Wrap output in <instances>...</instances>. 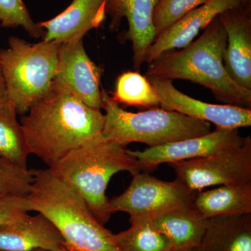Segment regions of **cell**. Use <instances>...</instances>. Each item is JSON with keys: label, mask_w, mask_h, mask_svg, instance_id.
Returning <instances> with one entry per match:
<instances>
[{"label": "cell", "mask_w": 251, "mask_h": 251, "mask_svg": "<svg viewBox=\"0 0 251 251\" xmlns=\"http://www.w3.org/2000/svg\"><path fill=\"white\" fill-rule=\"evenodd\" d=\"M11 103L9 100L7 85L5 80L2 66H1V57H0V106Z\"/></svg>", "instance_id": "obj_27"}, {"label": "cell", "mask_w": 251, "mask_h": 251, "mask_svg": "<svg viewBox=\"0 0 251 251\" xmlns=\"http://www.w3.org/2000/svg\"><path fill=\"white\" fill-rule=\"evenodd\" d=\"M111 97L117 103L128 106L150 108L159 105L156 91L148 78L138 72L121 74L117 78Z\"/></svg>", "instance_id": "obj_22"}, {"label": "cell", "mask_w": 251, "mask_h": 251, "mask_svg": "<svg viewBox=\"0 0 251 251\" xmlns=\"http://www.w3.org/2000/svg\"><path fill=\"white\" fill-rule=\"evenodd\" d=\"M0 26L7 29L22 27L36 39L44 34V29L33 21L23 0H0Z\"/></svg>", "instance_id": "obj_24"}, {"label": "cell", "mask_w": 251, "mask_h": 251, "mask_svg": "<svg viewBox=\"0 0 251 251\" xmlns=\"http://www.w3.org/2000/svg\"><path fill=\"white\" fill-rule=\"evenodd\" d=\"M107 0H73L61 14L38 23L44 29L42 41L64 44L80 40L98 28L106 17Z\"/></svg>", "instance_id": "obj_15"}, {"label": "cell", "mask_w": 251, "mask_h": 251, "mask_svg": "<svg viewBox=\"0 0 251 251\" xmlns=\"http://www.w3.org/2000/svg\"><path fill=\"white\" fill-rule=\"evenodd\" d=\"M31 211L27 197L0 198V226L14 222Z\"/></svg>", "instance_id": "obj_26"}, {"label": "cell", "mask_w": 251, "mask_h": 251, "mask_svg": "<svg viewBox=\"0 0 251 251\" xmlns=\"http://www.w3.org/2000/svg\"><path fill=\"white\" fill-rule=\"evenodd\" d=\"M242 4L241 0H208L158 34L148 49L145 62H152L167 51L186 47L219 14Z\"/></svg>", "instance_id": "obj_13"}, {"label": "cell", "mask_w": 251, "mask_h": 251, "mask_svg": "<svg viewBox=\"0 0 251 251\" xmlns=\"http://www.w3.org/2000/svg\"><path fill=\"white\" fill-rule=\"evenodd\" d=\"M198 251V250H197V249H192V250H190V251Z\"/></svg>", "instance_id": "obj_29"}, {"label": "cell", "mask_w": 251, "mask_h": 251, "mask_svg": "<svg viewBox=\"0 0 251 251\" xmlns=\"http://www.w3.org/2000/svg\"><path fill=\"white\" fill-rule=\"evenodd\" d=\"M34 170L20 168L0 157V198L27 197L30 192Z\"/></svg>", "instance_id": "obj_23"}, {"label": "cell", "mask_w": 251, "mask_h": 251, "mask_svg": "<svg viewBox=\"0 0 251 251\" xmlns=\"http://www.w3.org/2000/svg\"><path fill=\"white\" fill-rule=\"evenodd\" d=\"M176 178L191 191L210 186L251 183V138L242 145L203 158L168 163Z\"/></svg>", "instance_id": "obj_8"}, {"label": "cell", "mask_w": 251, "mask_h": 251, "mask_svg": "<svg viewBox=\"0 0 251 251\" xmlns=\"http://www.w3.org/2000/svg\"><path fill=\"white\" fill-rule=\"evenodd\" d=\"M49 168L82 196L103 226L112 215L106 190L112 176L122 171L133 175L142 171L128 150L101 134L74 149Z\"/></svg>", "instance_id": "obj_4"}, {"label": "cell", "mask_w": 251, "mask_h": 251, "mask_svg": "<svg viewBox=\"0 0 251 251\" xmlns=\"http://www.w3.org/2000/svg\"><path fill=\"white\" fill-rule=\"evenodd\" d=\"M105 116L52 82L21 120L29 152L53 166L74 149L101 134Z\"/></svg>", "instance_id": "obj_1"}, {"label": "cell", "mask_w": 251, "mask_h": 251, "mask_svg": "<svg viewBox=\"0 0 251 251\" xmlns=\"http://www.w3.org/2000/svg\"><path fill=\"white\" fill-rule=\"evenodd\" d=\"M128 187L109 200L110 213L125 212L130 219H152L170 209L193 206L196 193L180 180L167 181L148 173H135Z\"/></svg>", "instance_id": "obj_7"}, {"label": "cell", "mask_w": 251, "mask_h": 251, "mask_svg": "<svg viewBox=\"0 0 251 251\" xmlns=\"http://www.w3.org/2000/svg\"><path fill=\"white\" fill-rule=\"evenodd\" d=\"M244 138L239 129L216 128L208 134L145 149L143 151H130L140 168L153 169L162 163L186 161L203 158L222 152L242 145Z\"/></svg>", "instance_id": "obj_11"}, {"label": "cell", "mask_w": 251, "mask_h": 251, "mask_svg": "<svg viewBox=\"0 0 251 251\" xmlns=\"http://www.w3.org/2000/svg\"><path fill=\"white\" fill-rule=\"evenodd\" d=\"M64 239L53 224L41 214H27L0 226V251L58 250Z\"/></svg>", "instance_id": "obj_16"}, {"label": "cell", "mask_w": 251, "mask_h": 251, "mask_svg": "<svg viewBox=\"0 0 251 251\" xmlns=\"http://www.w3.org/2000/svg\"><path fill=\"white\" fill-rule=\"evenodd\" d=\"M146 77L156 91L159 105L163 110L209 122L215 125L216 128L239 129L251 126V108L205 103L180 92L173 85V80Z\"/></svg>", "instance_id": "obj_9"}, {"label": "cell", "mask_w": 251, "mask_h": 251, "mask_svg": "<svg viewBox=\"0 0 251 251\" xmlns=\"http://www.w3.org/2000/svg\"><path fill=\"white\" fill-rule=\"evenodd\" d=\"M130 227L114 234L118 251H173L171 241L151 219H130Z\"/></svg>", "instance_id": "obj_20"}, {"label": "cell", "mask_w": 251, "mask_h": 251, "mask_svg": "<svg viewBox=\"0 0 251 251\" xmlns=\"http://www.w3.org/2000/svg\"><path fill=\"white\" fill-rule=\"evenodd\" d=\"M100 109L105 112L102 136L125 148L132 143L154 148L211 131L209 122L179 112L162 108L137 113L126 111L104 89H101Z\"/></svg>", "instance_id": "obj_5"}, {"label": "cell", "mask_w": 251, "mask_h": 251, "mask_svg": "<svg viewBox=\"0 0 251 251\" xmlns=\"http://www.w3.org/2000/svg\"><path fill=\"white\" fill-rule=\"evenodd\" d=\"M34 251H71L69 250L65 245L63 246V247H61L60 249H59L58 250L56 251H49V250H41V249H39V250H36Z\"/></svg>", "instance_id": "obj_28"}, {"label": "cell", "mask_w": 251, "mask_h": 251, "mask_svg": "<svg viewBox=\"0 0 251 251\" xmlns=\"http://www.w3.org/2000/svg\"><path fill=\"white\" fill-rule=\"evenodd\" d=\"M241 1H242L243 3H245L247 2V0H241Z\"/></svg>", "instance_id": "obj_30"}, {"label": "cell", "mask_w": 251, "mask_h": 251, "mask_svg": "<svg viewBox=\"0 0 251 251\" xmlns=\"http://www.w3.org/2000/svg\"><path fill=\"white\" fill-rule=\"evenodd\" d=\"M208 0H158L153 12V24L156 36L171 27L189 11Z\"/></svg>", "instance_id": "obj_25"}, {"label": "cell", "mask_w": 251, "mask_h": 251, "mask_svg": "<svg viewBox=\"0 0 251 251\" xmlns=\"http://www.w3.org/2000/svg\"><path fill=\"white\" fill-rule=\"evenodd\" d=\"M103 70L89 57L82 39L60 45L53 83L92 108L100 109Z\"/></svg>", "instance_id": "obj_10"}, {"label": "cell", "mask_w": 251, "mask_h": 251, "mask_svg": "<svg viewBox=\"0 0 251 251\" xmlns=\"http://www.w3.org/2000/svg\"><path fill=\"white\" fill-rule=\"evenodd\" d=\"M198 251H251V214L208 219Z\"/></svg>", "instance_id": "obj_18"}, {"label": "cell", "mask_w": 251, "mask_h": 251, "mask_svg": "<svg viewBox=\"0 0 251 251\" xmlns=\"http://www.w3.org/2000/svg\"></svg>", "instance_id": "obj_31"}, {"label": "cell", "mask_w": 251, "mask_h": 251, "mask_svg": "<svg viewBox=\"0 0 251 251\" xmlns=\"http://www.w3.org/2000/svg\"><path fill=\"white\" fill-rule=\"evenodd\" d=\"M27 198L31 211L53 224L71 251H118L114 234L94 217L82 196L49 168L34 170Z\"/></svg>", "instance_id": "obj_3"}, {"label": "cell", "mask_w": 251, "mask_h": 251, "mask_svg": "<svg viewBox=\"0 0 251 251\" xmlns=\"http://www.w3.org/2000/svg\"><path fill=\"white\" fill-rule=\"evenodd\" d=\"M60 44L41 41L31 44L10 36L9 47L0 50L10 101L25 115L50 89L58 62Z\"/></svg>", "instance_id": "obj_6"}, {"label": "cell", "mask_w": 251, "mask_h": 251, "mask_svg": "<svg viewBox=\"0 0 251 251\" xmlns=\"http://www.w3.org/2000/svg\"><path fill=\"white\" fill-rule=\"evenodd\" d=\"M12 103L0 106V157L15 166L28 168V150L23 127Z\"/></svg>", "instance_id": "obj_21"}, {"label": "cell", "mask_w": 251, "mask_h": 251, "mask_svg": "<svg viewBox=\"0 0 251 251\" xmlns=\"http://www.w3.org/2000/svg\"><path fill=\"white\" fill-rule=\"evenodd\" d=\"M226 46L227 33L217 16L187 46L163 52L149 63L145 76L191 81L210 90L222 103L251 108V90L237 85L225 69Z\"/></svg>", "instance_id": "obj_2"}, {"label": "cell", "mask_w": 251, "mask_h": 251, "mask_svg": "<svg viewBox=\"0 0 251 251\" xmlns=\"http://www.w3.org/2000/svg\"><path fill=\"white\" fill-rule=\"evenodd\" d=\"M151 221L171 241L173 251H188L198 248L208 225V219L193 206L170 209Z\"/></svg>", "instance_id": "obj_17"}, {"label": "cell", "mask_w": 251, "mask_h": 251, "mask_svg": "<svg viewBox=\"0 0 251 251\" xmlns=\"http://www.w3.org/2000/svg\"><path fill=\"white\" fill-rule=\"evenodd\" d=\"M158 0H107L106 14L111 19L110 28L116 31L122 19L128 23V35L132 44L135 70L145 63L147 52L156 37L153 12Z\"/></svg>", "instance_id": "obj_14"}, {"label": "cell", "mask_w": 251, "mask_h": 251, "mask_svg": "<svg viewBox=\"0 0 251 251\" xmlns=\"http://www.w3.org/2000/svg\"><path fill=\"white\" fill-rule=\"evenodd\" d=\"M227 33L224 64L237 85L251 90V16L247 1L218 16Z\"/></svg>", "instance_id": "obj_12"}, {"label": "cell", "mask_w": 251, "mask_h": 251, "mask_svg": "<svg viewBox=\"0 0 251 251\" xmlns=\"http://www.w3.org/2000/svg\"><path fill=\"white\" fill-rule=\"evenodd\" d=\"M193 207L206 219L251 214V183L198 191Z\"/></svg>", "instance_id": "obj_19"}]
</instances>
